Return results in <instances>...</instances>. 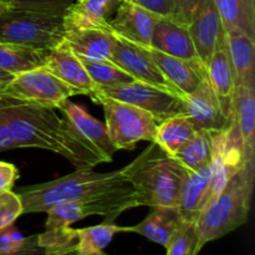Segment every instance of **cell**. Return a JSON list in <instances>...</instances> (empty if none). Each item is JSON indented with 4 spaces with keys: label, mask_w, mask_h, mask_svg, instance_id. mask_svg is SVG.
Instances as JSON below:
<instances>
[{
    "label": "cell",
    "mask_w": 255,
    "mask_h": 255,
    "mask_svg": "<svg viewBox=\"0 0 255 255\" xmlns=\"http://www.w3.org/2000/svg\"><path fill=\"white\" fill-rule=\"evenodd\" d=\"M161 16L149 10L128 1L122 0L114 17L109 20V29L115 35L141 46H151L154 25Z\"/></svg>",
    "instance_id": "obj_14"
},
{
    "label": "cell",
    "mask_w": 255,
    "mask_h": 255,
    "mask_svg": "<svg viewBox=\"0 0 255 255\" xmlns=\"http://www.w3.org/2000/svg\"><path fill=\"white\" fill-rule=\"evenodd\" d=\"M184 116L194 128L219 132L233 124V116L222 106L216 92L212 89L208 77L203 80L196 90L183 96Z\"/></svg>",
    "instance_id": "obj_12"
},
{
    "label": "cell",
    "mask_w": 255,
    "mask_h": 255,
    "mask_svg": "<svg viewBox=\"0 0 255 255\" xmlns=\"http://www.w3.org/2000/svg\"><path fill=\"white\" fill-rule=\"evenodd\" d=\"M25 237L17 231L14 224L0 231V254L10 253L22 246Z\"/></svg>",
    "instance_id": "obj_37"
},
{
    "label": "cell",
    "mask_w": 255,
    "mask_h": 255,
    "mask_svg": "<svg viewBox=\"0 0 255 255\" xmlns=\"http://www.w3.org/2000/svg\"><path fill=\"white\" fill-rule=\"evenodd\" d=\"M7 9H9V6H7V5L5 4L2 0H0V15H1L2 12H4L5 10H7Z\"/></svg>",
    "instance_id": "obj_43"
},
{
    "label": "cell",
    "mask_w": 255,
    "mask_h": 255,
    "mask_svg": "<svg viewBox=\"0 0 255 255\" xmlns=\"http://www.w3.org/2000/svg\"><path fill=\"white\" fill-rule=\"evenodd\" d=\"M65 42L80 59L90 61H111L114 32L110 29L91 27L70 30L66 32Z\"/></svg>",
    "instance_id": "obj_21"
},
{
    "label": "cell",
    "mask_w": 255,
    "mask_h": 255,
    "mask_svg": "<svg viewBox=\"0 0 255 255\" xmlns=\"http://www.w3.org/2000/svg\"><path fill=\"white\" fill-rule=\"evenodd\" d=\"M206 69L209 84L222 106L233 116V97L237 84L227 44L214 52Z\"/></svg>",
    "instance_id": "obj_23"
},
{
    "label": "cell",
    "mask_w": 255,
    "mask_h": 255,
    "mask_svg": "<svg viewBox=\"0 0 255 255\" xmlns=\"http://www.w3.org/2000/svg\"><path fill=\"white\" fill-rule=\"evenodd\" d=\"M147 50L162 74L183 96L196 90L207 77V69L201 61H189L171 56L153 47H147Z\"/></svg>",
    "instance_id": "obj_18"
},
{
    "label": "cell",
    "mask_w": 255,
    "mask_h": 255,
    "mask_svg": "<svg viewBox=\"0 0 255 255\" xmlns=\"http://www.w3.org/2000/svg\"><path fill=\"white\" fill-rule=\"evenodd\" d=\"M51 255H77V246L76 243L71 244V246L66 247V248L61 249V251L56 252V253Z\"/></svg>",
    "instance_id": "obj_41"
},
{
    "label": "cell",
    "mask_w": 255,
    "mask_h": 255,
    "mask_svg": "<svg viewBox=\"0 0 255 255\" xmlns=\"http://www.w3.org/2000/svg\"><path fill=\"white\" fill-rule=\"evenodd\" d=\"M197 129L186 116H176L161 122L157 126L154 143L158 144L167 153L174 154L186 146L194 137Z\"/></svg>",
    "instance_id": "obj_27"
},
{
    "label": "cell",
    "mask_w": 255,
    "mask_h": 255,
    "mask_svg": "<svg viewBox=\"0 0 255 255\" xmlns=\"http://www.w3.org/2000/svg\"><path fill=\"white\" fill-rule=\"evenodd\" d=\"M17 178H19V171L16 167L7 162L0 161V193L11 191Z\"/></svg>",
    "instance_id": "obj_38"
},
{
    "label": "cell",
    "mask_w": 255,
    "mask_h": 255,
    "mask_svg": "<svg viewBox=\"0 0 255 255\" xmlns=\"http://www.w3.org/2000/svg\"><path fill=\"white\" fill-rule=\"evenodd\" d=\"M151 209L141 223L133 227H125V233H137L167 248L183 219L178 208L174 207H157Z\"/></svg>",
    "instance_id": "obj_22"
},
{
    "label": "cell",
    "mask_w": 255,
    "mask_h": 255,
    "mask_svg": "<svg viewBox=\"0 0 255 255\" xmlns=\"http://www.w3.org/2000/svg\"><path fill=\"white\" fill-rule=\"evenodd\" d=\"M44 67L62 82L76 90L79 95H87L91 97L96 91V86L87 74L82 61L70 49L65 40L50 50Z\"/></svg>",
    "instance_id": "obj_15"
},
{
    "label": "cell",
    "mask_w": 255,
    "mask_h": 255,
    "mask_svg": "<svg viewBox=\"0 0 255 255\" xmlns=\"http://www.w3.org/2000/svg\"><path fill=\"white\" fill-rule=\"evenodd\" d=\"M167 255H198V236L196 222L182 221L166 248Z\"/></svg>",
    "instance_id": "obj_32"
},
{
    "label": "cell",
    "mask_w": 255,
    "mask_h": 255,
    "mask_svg": "<svg viewBox=\"0 0 255 255\" xmlns=\"http://www.w3.org/2000/svg\"><path fill=\"white\" fill-rule=\"evenodd\" d=\"M169 1H171V19L183 26H188L198 6L199 0H169Z\"/></svg>",
    "instance_id": "obj_36"
},
{
    "label": "cell",
    "mask_w": 255,
    "mask_h": 255,
    "mask_svg": "<svg viewBox=\"0 0 255 255\" xmlns=\"http://www.w3.org/2000/svg\"><path fill=\"white\" fill-rule=\"evenodd\" d=\"M161 17L171 19V1L169 0H128Z\"/></svg>",
    "instance_id": "obj_39"
},
{
    "label": "cell",
    "mask_w": 255,
    "mask_h": 255,
    "mask_svg": "<svg viewBox=\"0 0 255 255\" xmlns=\"http://www.w3.org/2000/svg\"><path fill=\"white\" fill-rule=\"evenodd\" d=\"M59 110L64 112L65 117L74 125L77 132L94 147L97 154L101 157L102 163H109L114 159V154L117 149L112 144L104 122L94 119L81 106L69 100H66Z\"/></svg>",
    "instance_id": "obj_17"
},
{
    "label": "cell",
    "mask_w": 255,
    "mask_h": 255,
    "mask_svg": "<svg viewBox=\"0 0 255 255\" xmlns=\"http://www.w3.org/2000/svg\"><path fill=\"white\" fill-rule=\"evenodd\" d=\"M79 92L57 79L44 66L17 74L0 87V99L41 105L59 109L70 97Z\"/></svg>",
    "instance_id": "obj_8"
},
{
    "label": "cell",
    "mask_w": 255,
    "mask_h": 255,
    "mask_svg": "<svg viewBox=\"0 0 255 255\" xmlns=\"http://www.w3.org/2000/svg\"><path fill=\"white\" fill-rule=\"evenodd\" d=\"M65 14L9 7L0 15V42L50 51L66 36Z\"/></svg>",
    "instance_id": "obj_5"
},
{
    "label": "cell",
    "mask_w": 255,
    "mask_h": 255,
    "mask_svg": "<svg viewBox=\"0 0 255 255\" xmlns=\"http://www.w3.org/2000/svg\"><path fill=\"white\" fill-rule=\"evenodd\" d=\"M70 246H71V244H70ZM64 248H66V247H64ZM64 248H52V247L45 246V244L40 241L39 234H34V236L25 237L24 243H22V246L20 247L19 249H16V251L14 252H10V253L0 255H51Z\"/></svg>",
    "instance_id": "obj_35"
},
{
    "label": "cell",
    "mask_w": 255,
    "mask_h": 255,
    "mask_svg": "<svg viewBox=\"0 0 255 255\" xmlns=\"http://www.w3.org/2000/svg\"><path fill=\"white\" fill-rule=\"evenodd\" d=\"M75 233L77 255H107L104 249L117 233H125V227L104 222L99 226L75 229Z\"/></svg>",
    "instance_id": "obj_30"
},
{
    "label": "cell",
    "mask_w": 255,
    "mask_h": 255,
    "mask_svg": "<svg viewBox=\"0 0 255 255\" xmlns=\"http://www.w3.org/2000/svg\"><path fill=\"white\" fill-rule=\"evenodd\" d=\"M111 61L125 70L127 74L131 75L136 81L159 87V89L183 97L181 91L176 86H173L162 74L149 55L147 47L134 44L114 34Z\"/></svg>",
    "instance_id": "obj_11"
},
{
    "label": "cell",
    "mask_w": 255,
    "mask_h": 255,
    "mask_svg": "<svg viewBox=\"0 0 255 255\" xmlns=\"http://www.w3.org/2000/svg\"><path fill=\"white\" fill-rule=\"evenodd\" d=\"M22 213V203L17 193L11 191L0 193V231L12 226Z\"/></svg>",
    "instance_id": "obj_34"
},
{
    "label": "cell",
    "mask_w": 255,
    "mask_h": 255,
    "mask_svg": "<svg viewBox=\"0 0 255 255\" xmlns=\"http://www.w3.org/2000/svg\"><path fill=\"white\" fill-rule=\"evenodd\" d=\"M227 47L236 84L255 86V39L239 30L227 32Z\"/></svg>",
    "instance_id": "obj_24"
},
{
    "label": "cell",
    "mask_w": 255,
    "mask_h": 255,
    "mask_svg": "<svg viewBox=\"0 0 255 255\" xmlns=\"http://www.w3.org/2000/svg\"><path fill=\"white\" fill-rule=\"evenodd\" d=\"M12 77L14 76H12V75H10L9 72H6V71H4V70L0 69V87L4 86L5 84H7V82H9Z\"/></svg>",
    "instance_id": "obj_42"
},
{
    "label": "cell",
    "mask_w": 255,
    "mask_h": 255,
    "mask_svg": "<svg viewBox=\"0 0 255 255\" xmlns=\"http://www.w3.org/2000/svg\"><path fill=\"white\" fill-rule=\"evenodd\" d=\"M126 186L128 183L121 169L99 173L92 168H80L54 181L22 187L17 196L21 199L22 213H46L61 202L90 198Z\"/></svg>",
    "instance_id": "obj_3"
},
{
    "label": "cell",
    "mask_w": 255,
    "mask_h": 255,
    "mask_svg": "<svg viewBox=\"0 0 255 255\" xmlns=\"http://www.w3.org/2000/svg\"><path fill=\"white\" fill-rule=\"evenodd\" d=\"M80 60L82 61V65H84L87 74L91 77L96 89L133 81V77L131 75L127 74L125 70H122L121 67L117 66L116 64H114L110 60H105V61H90V60L84 59Z\"/></svg>",
    "instance_id": "obj_31"
},
{
    "label": "cell",
    "mask_w": 255,
    "mask_h": 255,
    "mask_svg": "<svg viewBox=\"0 0 255 255\" xmlns=\"http://www.w3.org/2000/svg\"><path fill=\"white\" fill-rule=\"evenodd\" d=\"M12 9L41 12H66L76 0H2Z\"/></svg>",
    "instance_id": "obj_33"
},
{
    "label": "cell",
    "mask_w": 255,
    "mask_h": 255,
    "mask_svg": "<svg viewBox=\"0 0 255 255\" xmlns=\"http://www.w3.org/2000/svg\"><path fill=\"white\" fill-rule=\"evenodd\" d=\"M138 207H174L179 203L188 169L154 142L121 169Z\"/></svg>",
    "instance_id": "obj_2"
},
{
    "label": "cell",
    "mask_w": 255,
    "mask_h": 255,
    "mask_svg": "<svg viewBox=\"0 0 255 255\" xmlns=\"http://www.w3.org/2000/svg\"><path fill=\"white\" fill-rule=\"evenodd\" d=\"M49 51L0 42V69L15 76L45 65Z\"/></svg>",
    "instance_id": "obj_28"
},
{
    "label": "cell",
    "mask_w": 255,
    "mask_h": 255,
    "mask_svg": "<svg viewBox=\"0 0 255 255\" xmlns=\"http://www.w3.org/2000/svg\"><path fill=\"white\" fill-rule=\"evenodd\" d=\"M149 47L171 56L189 61H201L197 56L188 29L169 17H159L157 20Z\"/></svg>",
    "instance_id": "obj_19"
},
{
    "label": "cell",
    "mask_w": 255,
    "mask_h": 255,
    "mask_svg": "<svg viewBox=\"0 0 255 255\" xmlns=\"http://www.w3.org/2000/svg\"><path fill=\"white\" fill-rule=\"evenodd\" d=\"M213 131L198 129L193 138L182 147L174 158L178 159L188 171L197 172L211 166L213 153Z\"/></svg>",
    "instance_id": "obj_29"
},
{
    "label": "cell",
    "mask_w": 255,
    "mask_h": 255,
    "mask_svg": "<svg viewBox=\"0 0 255 255\" xmlns=\"http://www.w3.org/2000/svg\"><path fill=\"white\" fill-rule=\"evenodd\" d=\"M96 92L149 112L157 124L172 117L184 116L183 97L136 80L127 84L96 89Z\"/></svg>",
    "instance_id": "obj_9"
},
{
    "label": "cell",
    "mask_w": 255,
    "mask_h": 255,
    "mask_svg": "<svg viewBox=\"0 0 255 255\" xmlns=\"http://www.w3.org/2000/svg\"><path fill=\"white\" fill-rule=\"evenodd\" d=\"M197 56L207 67L214 52L227 44V32L213 0H199L187 26Z\"/></svg>",
    "instance_id": "obj_13"
},
{
    "label": "cell",
    "mask_w": 255,
    "mask_h": 255,
    "mask_svg": "<svg viewBox=\"0 0 255 255\" xmlns=\"http://www.w3.org/2000/svg\"><path fill=\"white\" fill-rule=\"evenodd\" d=\"M255 171L242 167L223 191L202 211L196 222L198 248L221 239L248 221Z\"/></svg>",
    "instance_id": "obj_4"
},
{
    "label": "cell",
    "mask_w": 255,
    "mask_h": 255,
    "mask_svg": "<svg viewBox=\"0 0 255 255\" xmlns=\"http://www.w3.org/2000/svg\"><path fill=\"white\" fill-rule=\"evenodd\" d=\"M243 166L241 134L233 120V124L228 128L213 133L212 176L206 197V207L223 191L229 179Z\"/></svg>",
    "instance_id": "obj_10"
},
{
    "label": "cell",
    "mask_w": 255,
    "mask_h": 255,
    "mask_svg": "<svg viewBox=\"0 0 255 255\" xmlns=\"http://www.w3.org/2000/svg\"><path fill=\"white\" fill-rule=\"evenodd\" d=\"M211 166L201 171H188L179 197L178 211L182 219L197 222L199 214L206 207V197L211 182Z\"/></svg>",
    "instance_id": "obj_25"
},
{
    "label": "cell",
    "mask_w": 255,
    "mask_h": 255,
    "mask_svg": "<svg viewBox=\"0 0 255 255\" xmlns=\"http://www.w3.org/2000/svg\"><path fill=\"white\" fill-rule=\"evenodd\" d=\"M136 207L138 206L134 199V192L129 184L100 196L61 202L46 212L45 231H66L72 223L90 216H101L105 218V222L114 223L120 214Z\"/></svg>",
    "instance_id": "obj_6"
},
{
    "label": "cell",
    "mask_w": 255,
    "mask_h": 255,
    "mask_svg": "<svg viewBox=\"0 0 255 255\" xmlns=\"http://www.w3.org/2000/svg\"><path fill=\"white\" fill-rule=\"evenodd\" d=\"M91 99L104 109L105 125L117 151L133 149L141 141H154L158 124L149 112L133 105L110 99L96 91L92 94Z\"/></svg>",
    "instance_id": "obj_7"
},
{
    "label": "cell",
    "mask_w": 255,
    "mask_h": 255,
    "mask_svg": "<svg viewBox=\"0 0 255 255\" xmlns=\"http://www.w3.org/2000/svg\"><path fill=\"white\" fill-rule=\"evenodd\" d=\"M20 148L17 142L15 141L12 132L2 116L0 115V152L10 151V149Z\"/></svg>",
    "instance_id": "obj_40"
},
{
    "label": "cell",
    "mask_w": 255,
    "mask_h": 255,
    "mask_svg": "<svg viewBox=\"0 0 255 255\" xmlns=\"http://www.w3.org/2000/svg\"><path fill=\"white\" fill-rule=\"evenodd\" d=\"M56 109L10 99H0V115L20 148H40L60 154L76 169L102 163L94 147Z\"/></svg>",
    "instance_id": "obj_1"
},
{
    "label": "cell",
    "mask_w": 255,
    "mask_h": 255,
    "mask_svg": "<svg viewBox=\"0 0 255 255\" xmlns=\"http://www.w3.org/2000/svg\"><path fill=\"white\" fill-rule=\"evenodd\" d=\"M233 120L241 134L244 167L255 171V86L253 85L236 86Z\"/></svg>",
    "instance_id": "obj_16"
},
{
    "label": "cell",
    "mask_w": 255,
    "mask_h": 255,
    "mask_svg": "<svg viewBox=\"0 0 255 255\" xmlns=\"http://www.w3.org/2000/svg\"><path fill=\"white\" fill-rule=\"evenodd\" d=\"M122 0H76L65 14V24L70 30L102 27L109 29V20Z\"/></svg>",
    "instance_id": "obj_20"
},
{
    "label": "cell",
    "mask_w": 255,
    "mask_h": 255,
    "mask_svg": "<svg viewBox=\"0 0 255 255\" xmlns=\"http://www.w3.org/2000/svg\"><path fill=\"white\" fill-rule=\"evenodd\" d=\"M226 32L239 30L255 39V0H213Z\"/></svg>",
    "instance_id": "obj_26"
}]
</instances>
